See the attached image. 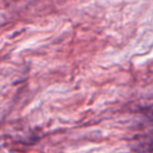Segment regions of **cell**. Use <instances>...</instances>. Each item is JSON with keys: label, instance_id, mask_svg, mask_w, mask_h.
I'll return each mask as SVG.
<instances>
[]
</instances>
